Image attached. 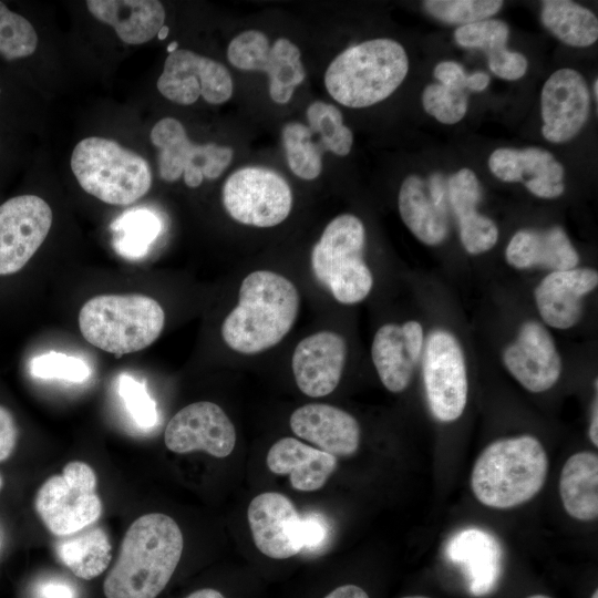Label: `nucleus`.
I'll return each instance as SVG.
<instances>
[{"instance_id":"c03bdc74","label":"nucleus","mask_w":598,"mask_h":598,"mask_svg":"<svg viewBox=\"0 0 598 598\" xmlns=\"http://www.w3.org/2000/svg\"><path fill=\"white\" fill-rule=\"evenodd\" d=\"M433 75L441 84L457 85L466 89L467 74L463 66L455 61L437 63L433 70Z\"/></svg>"},{"instance_id":"f257e3e1","label":"nucleus","mask_w":598,"mask_h":598,"mask_svg":"<svg viewBox=\"0 0 598 598\" xmlns=\"http://www.w3.org/2000/svg\"><path fill=\"white\" fill-rule=\"evenodd\" d=\"M184 538L166 514L150 513L126 530L116 561L104 579L106 598H156L182 557Z\"/></svg>"},{"instance_id":"864d4df0","label":"nucleus","mask_w":598,"mask_h":598,"mask_svg":"<svg viewBox=\"0 0 598 598\" xmlns=\"http://www.w3.org/2000/svg\"><path fill=\"white\" fill-rule=\"evenodd\" d=\"M597 86H598V81H597V79H595L594 84H592V89H594V95H595V100H596V101H597V99H598V90H597Z\"/></svg>"},{"instance_id":"423d86ee","label":"nucleus","mask_w":598,"mask_h":598,"mask_svg":"<svg viewBox=\"0 0 598 598\" xmlns=\"http://www.w3.org/2000/svg\"><path fill=\"white\" fill-rule=\"evenodd\" d=\"M71 168L86 193L111 205L132 204L152 185L148 163L141 155L104 137L80 141L72 152Z\"/></svg>"},{"instance_id":"6ab92c4d","label":"nucleus","mask_w":598,"mask_h":598,"mask_svg":"<svg viewBox=\"0 0 598 598\" xmlns=\"http://www.w3.org/2000/svg\"><path fill=\"white\" fill-rule=\"evenodd\" d=\"M347 358V343L333 331H319L300 340L291 369L298 389L310 398L329 395L338 386Z\"/></svg>"},{"instance_id":"f704fd0d","label":"nucleus","mask_w":598,"mask_h":598,"mask_svg":"<svg viewBox=\"0 0 598 598\" xmlns=\"http://www.w3.org/2000/svg\"><path fill=\"white\" fill-rule=\"evenodd\" d=\"M311 130L298 122L287 123L281 136L286 157L291 172L302 179H315L322 171V153L318 142H313Z\"/></svg>"},{"instance_id":"393cba45","label":"nucleus","mask_w":598,"mask_h":598,"mask_svg":"<svg viewBox=\"0 0 598 598\" xmlns=\"http://www.w3.org/2000/svg\"><path fill=\"white\" fill-rule=\"evenodd\" d=\"M481 197V184L472 169L462 168L448 177V205L457 220L461 243L472 255L492 249L498 239L496 224L476 210Z\"/></svg>"},{"instance_id":"5701e85b","label":"nucleus","mask_w":598,"mask_h":598,"mask_svg":"<svg viewBox=\"0 0 598 598\" xmlns=\"http://www.w3.org/2000/svg\"><path fill=\"white\" fill-rule=\"evenodd\" d=\"M598 285L591 268L549 272L536 287L535 300L545 323L556 329L574 327L582 315V299Z\"/></svg>"},{"instance_id":"2eb2a0df","label":"nucleus","mask_w":598,"mask_h":598,"mask_svg":"<svg viewBox=\"0 0 598 598\" xmlns=\"http://www.w3.org/2000/svg\"><path fill=\"white\" fill-rule=\"evenodd\" d=\"M164 442L177 454L203 451L223 458L235 448L236 430L218 404L199 401L184 406L169 420Z\"/></svg>"},{"instance_id":"c756f323","label":"nucleus","mask_w":598,"mask_h":598,"mask_svg":"<svg viewBox=\"0 0 598 598\" xmlns=\"http://www.w3.org/2000/svg\"><path fill=\"white\" fill-rule=\"evenodd\" d=\"M508 34L509 29L504 21L487 19L458 27L454 39L462 48L482 50L496 76L514 81L525 75L528 62L522 53L506 48Z\"/></svg>"},{"instance_id":"9b49d317","label":"nucleus","mask_w":598,"mask_h":598,"mask_svg":"<svg viewBox=\"0 0 598 598\" xmlns=\"http://www.w3.org/2000/svg\"><path fill=\"white\" fill-rule=\"evenodd\" d=\"M151 141L159 150V176L175 182L182 175L188 187H198L203 178H217L229 165L233 150L214 143H193L179 121L159 120L151 131Z\"/></svg>"},{"instance_id":"6e6d98bb","label":"nucleus","mask_w":598,"mask_h":598,"mask_svg":"<svg viewBox=\"0 0 598 598\" xmlns=\"http://www.w3.org/2000/svg\"><path fill=\"white\" fill-rule=\"evenodd\" d=\"M402 598H429V597H425V596H406V597H402Z\"/></svg>"},{"instance_id":"a18cd8bd","label":"nucleus","mask_w":598,"mask_h":598,"mask_svg":"<svg viewBox=\"0 0 598 598\" xmlns=\"http://www.w3.org/2000/svg\"><path fill=\"white\" fill-rule=\"evenodd\" d=\"M39 598H76L74 588L68 582L48 580L38 588Z\"/></svg>"},{"instance_id":"bf43d9fd","label":"nucleus","mask_w":598,"mask_h":598,"mask_svg":"<svg viewBox=\"0 0 598 598\" xmlns=\"http://www.w3.org/2000/svg\"><path fill=\"white\" fill-rule=\"evenodd\" d=\"M0 93H1V89H0Z\"/></svg>"},{"instance_id":"4d7b16f0","label":"nucleus","mask_w":598,"mask_h":598,"mask_svg":"<svg viewBox=\"0 0 598 598\" xmlns=\"http://www.w3.org/2000/svg\"><path fill=\"white\" fill-rule=\"evenodd\" d=\"M591 598H598V590L597 589L592 592Z\"/></svg>"},{"instance_id":"dca6fc26","label":"nucleus","mask_w":598,"mask_h":598,"mask_svg":"<svg viewBox=\"0 0 598 598\" xmlns=\"http://www.w3.org/2000/svg\"><path fill=\"white\" fill-rule=\"evenodd\" d=\"M590 93L584 76L563 68L546 80L540 93L542 134L551 143H565L586 124Z\"/></svg>"},{"instance_id":"39448f33","label":"nucleus","mask_w":598,"mask_h":598,"mask_svg":"<svg viewBox=\"0 0 598 598\" xmlns=\"http://www.w3.org/2000/svg\"><path fill=\"white\" fill-rule=\"evenodd\" d=\"M164 323L165 312L158 301L140 293L96 296L79 312L83 338L116 358L151 346Z\"/></svg>"},{"instance_id":"4468645a","label":"nucleus","mask_w":598,"mask_h":598,"mask_svg":"<svg viewBox=\"0 0 598 598\" xmlns=\"http://www.w3.org/2000/svg\"><path fill=\"white\" fill-rule=\"evenodd\" d=\"M156 85L163 96L182 105H190L199 96L221 104L233 94L231 76L221 63L185 49L168 54Z\"/></svg>"},{"instance_id":"7ed1b4c3","label":"nucleus","mask_w":598,"mask_h":598,"mask_svg":"<svg viewBox=\"0 0 598 598\" xmlns=\"http://www.w3.org/2000/svg\"><path fill=\"white\" fill-rule=\"evenodd\" d=\"M548 456L535 436L494 441L477 457L471 474L476 499L492 508H512L532 499L544 486Z\"/></svg>"},{"instance_id":"f3484780","label":"nucleus","mask_w":598,"mask_h":598,"mask_svg":"<svg viewBox=\"0 0 598 598\" xmlns=\"http://www.w3.org/2000/svg\"><path fill=\"white\" fill-rule=\"evenodd\" d=\"M247 519L258 550L274 559H287L302 550L301 516L282 493L265 492L248 505Z\"/></svg>"},{"instance_id":"6e6552de","label":"nucleus","mask_w":598,"mask_h":598,"mask_svg":"<svg viewBox=\"0 0 598 598\" xmlns=\"http://www.w3.org/2000/svg\"><path fill=\"white\" fill-rule=\"evenodd\" d=\"M34 506L45 527L56 536L86 528L102 513L93 468L81 461L69 462L62 474L52 475L41 485Z\"/></svg>"},{"instance_id":"0eeeda50","label":"nucleus","mask_w":598,"mask_h":598,"mask_svg":"<svg viewBox=\"0 0 598 598\" xmlns=\"http://www.w3.org/2000/svg\"><path fill=\"white\" fill-rule=\"evenodd\" d=\"M365 229L352 214L334 217L311 251L317 280L343 305L362 301L370 293L373 276L363 259Z\"/></svg>"},{"instance_id":"c85d7f7f","label":"nucleus","mask_w":598,"mask_h":598,"mask_svg":"<svg viewBox=\"0 0 598 598\" xmlns=\"http://www.w3.org/2000/svg\"><path fill=\"white\" fill-rule=\"evenodd\" d=\"M398 206L405 226L423 244L435 246L447 237L448 207L435 203L420 176L409 175L403 181Z\"/></svg>"},{"instance_id":"aec40b11","label":"nucleus","mask_w":598,"mask_h":598,"mask_svg":"<svg viewBox=\"0 0 598 598\" xmlns=\"http://www.w3.org/2000/svg\"><path fill=\"white\" fill-rule=\"evenodd\" d=\"M423 346L424 332L417 321L386 323L378 329L371 346V358L386 390L400 393L409 386Z\"/></svg>"},{"instance_id":"a19ab883","label":"nucleus","mask_w":598,"mask_h":598,"mask_svg":"<svg viewBox=\"0 0 598 598\" xmlns=\"http://www.w3.org/2000/svg\"><path fill=\"white\" fill-rule=\"evenodd\" d=\"M117 392L127 413L137 426L151 429L156 425L158 421L157 405L150 395L144 381L122 373L117 380Z\"/></svg>"},{"instance_id":"49530a36","label":"nucleus","mask_w":598,"mask_h":598,"mask_svg":"<svg viewBox=\"0 0 598 598\" xmlns=\"http://www.w3.org/2000/svg\"><path fill=\"white\" fill-rule=\"evenodd\" d=\"M324 598H369V596L361 587L348 584L337 587Z\"/></svg>"},{"instance_id":"412c9836","label":"nucleus","mask_w":598,"mask_h":598,"mask_svg":"<svg viewBox=\"0 0 598 598\" xmlns=\"http://www.w3.org/2000/svg\"><path fill=\"white\" fill-rule=\"evenodd\" d=\"M488 168L498 179L523 183L540 198H556L565 190L563 165L550 152L540 147L496 148L489 155Z\"/></svg>"},{"instance_id":"5fc2aeb1","label":"nucleus","mask_w":598,"mask_h":598,"mask_svg":"<svg viewBox=\"0 0 598 598\" xmlns=\"http://www.w3.org/2000/svg\"><path fill=\"white\" fill-rule=\"evenodd\" d=\"M527 598H551V597H548L546 595L536 594V595H532V596H529Z\"/></svg>"},{"instance_id":"20e7f679","label":"nucleus","mask_w":598,"mask_h":598,"mask_svg":"<svg viewBox=\"0 0 598 598\" xmlns=\"http://www.w3.org/2000/svg\"><path fill=\"white\" fill-rule=\"evenodd\" d=\"M409 71L404 48L392 39L368 40L342 51L324 73L328 93L340 104L361 109L389 97Z\"/></svg>"},{"instance_id":"4c0bfd02","label":"nucleus","mask_w":598,"mask_h":598,"mask_svg":"<svg viewBox=\"0 0 598 598\" xmlns=\"http://www.w3.org/2000/svg\"><path fill=\"white\" fill-rule=\"evenodd\" d=\"M501 0H426L424 10L445 23L467 25L487 20L502 8Z\"/></svg>"},{"instance_id":"f03ea898","label":"nucleus","mask_w":598,"mask_h":598,"mask_svg":"<svg viewBox=\"0 0 598 598\" xmlns=\"http://www.w3.org/2000/svg\"><path fill=\"white\" fill-rule=\"evenodd\" d=\"M299 305L291 280L270 270L252 271L240 285L237 306L223 321V340L241 354L268 350L291 330Z\"/></svg>"},{"instance_id":"a878e982","label":"nucleus","mask_w":598,"mask_h":598,"mask_svg":"<svg viewBox=\"0 0 598 598\" xmlns=\"http://www.w3.org/2000/svg\"><path fill=\"white\" fill-rule=\"evenodd\" d=\"M266 463L271 473L289 475L292 488L300 492H315L323 487L338 465L334 455L295 437H282L274 443Z\"/></svg>"},{"instance_id":"37998d69","label":"nucleus","mask_w":598,"mask_h":598,"mask_svg":"<svg viewBox=\"0 0 598 598\" xmlns=\"http://www.w3.org/2000/svg\"><path fill=\"white\" fill-rule=\"evenodd\" d=\"M327 538V526L318 515L301 517V543L302 549H316Z\"/></svg>"},{"instance_id":"e433bc0d","label":"nucleus","mask_w":598,"mask_h":598,"mask_svg":"<svg viewBox=\"0 0 598 598\" xmlns=\"http://www.w3.org/2000/svg\"><path fill=\"white\" fill-rule=\"evenodd\" d=\"M38 34L29 20L0 1V55L16 60L34 53Z\"/></svg>"},{"instance_id":"a211bd4d","label":"nucleus","mask_w":598,"mask_h":598,"mask_svg":"<svg viewBox=\"0 0 598 598\" xmlns=\"http://www.w3.org/2000/svg\"><path fill=\"white\" fill-rule=\"evenodd\" d=\"M503 362L511 374L534 393L554 386L561 372V360L553 337L534 320L522 324L516 340L504 350Z\"/></svg>"},{"instance_id":"603ef678","label":"nucleus","mask_w":598,"mask_h":598,"mask_svg":"<svg viewBox=\"0 0 598 598\" xmlns=\"http://www.w3.org/2000/svg\"><path fill=\"white\" fill-rule=\"evenodd\" d=\"M177 42H172L168 47H167V51L168 53H173L174 51L177 50Z\"/></svg>"},{"instance_id":"8fccbe9b","label":"nucleus","mask_w":598,"mask_h":598,"mask_svg":"<svg viewBox=\"0 0 598 598\" xmlns=\"http://www.w3.org/2000/svg\"><path fill=\"white\" fill-rule=\"evenodd\" d=\"M186 598H225L221 592L212 588H204L196 590L188 595Z\"/></svg>"},{"instance_id":"473e14b6","label":"nucleus","mask_w":598,"mask_h":598,"mask_svg":"<svg viewBox=\"0 0 598 598\" xmlns=\"http://www.w3.org/2000/svg\"><path fill=\"white\" fill-rule=\"evenodd\" d=\"M543 24L570 47L586 48L598 39V20L589 9L568 0L542 2Z\"/></svg>"},{"instance_id":"ddd939ff","label":"nucleus","mask_w":598,"mask_h":598,"mask_svg":"<svg viewBox=\"0 0 598 598\" xmlns=\"http://www.w3.org/2000/svg\"><path fill=\"white\" fill-rule=\"evenodd\" d=\"M49 204L35 195H20L0 205V276L21 270L45 240L51 225Z\"/></svg>"},{"instance_id":"09e8293b","label":"nucleus","mask_w":598,"mask_h":598,"mask_svg":"<svg viewBox=\"0 0 598 598\" xmlns=\"http://www.w3.org/2000/svg\"><path fill=\"white\" fill-rule=\"evenodd\" d=\"M589 437L595 446H598V401L597 396L592 404L591 419L589 425Z\"/></svg>"},{"instance_id":"3c124183","label":"nucleus","mask_w":598,"mask_h":598,"mask_svg":"<svg viewBox=\"0 0 598 598\" xmlns=\"http://www.w3.org/2000/svg\"><path fill=\"white\" fill-rule=\"evenodd\" d=\"M167 34H168V27L164 25V27L159 30L157 37H158L159 40H163V39H165V38L167 37Z\"/></svg>"},{"instance_id":"f8f14e48","label":"nucleus","mask_w":598,"mask_h":598,"mask_svg":"<svg viewBox=\"0 0 598 598\" xmlns=\"http://www.w3.org/2000/svg\"><path fill=\"white\" fill-rule=\"evenodd\" d=\"M227 58L237 69L264 71L269 78V95L278 104L292 97L295 87L306 76L299 48L286 38L272 47L260 31L247 30L235 37L228 45Z\"/></svg>"},{"instance_id":"2f4dec72","label":"nucleus","mask_w":598,"mask_h":598,"mask_svg":"<svg viewBox=\"0 0 598 598\" xmlns=\"http://www.w3.org/2000/svg\"><path fill=\"white\" fill-rule=\"evenodd\" d=\"M58 542L55 546L59 559L78 577L91 580L109 567L111 544L101 528L80 530Z\"/></svg>"},{"instance_id":"cd10ccee","label":"nucleus","mask_w":598,"mask_h":598,"mask_svg":"<svg viewBox=\"0 0 598 598\" xmlns=\"http://www.w3.org/2000/svg\"><path fill=\"white\" fill-rule=\"evenodd\" d=\"M86 7L97 20L114 28L127 44H142L164 27L165 10L156 0H87Z\"/></svg>"},{"instance_id":"7c9ffc66","label":"nucleus","mask_w":598,"mask_h":598,"mask_svg":"<svg viewBox=\"0 0 598 598\" xmlns=\"http://www.w3.org/2000/svg\"><path fill=\"white\" fill-rule=\"evenodd\" d=\"M559 494L566 513L587 522L598 516V456L578 452L564 464L559 477Z\"/></svg>"},{"instance_id":"1a4fd4ad","label":"nucleus","mask_w":598,"mask_h":598,"mask_svg":"<svg viewBox=\"0 0 598 598\" xmlns=\"http://www.w3.org/2000/svg\"><path fill=\"white\" fill-rule=\"evenodd\" d=\"M422 375L429 408L441 422H453L467 403L465 358L458 340L445 329L432 330L423 346Z\"/></svg>"},{"instance_id":"58836bf2","label":"nucleus","mask_w":598,"mask_h":598,"mask_svg":"<svg viewBox=\"0 0 598 598\" xmlns=\"http://www.w3.org/2000/svg\"><path fill=\"white\" fill-rule=\"evenodd\" d=\"M422 105L439 122L455 124L467 112V90L457 85L429 84L422 93Z\"/></svg>"},{"instance_id":"c9c22d12","label":"nucleus","mask_w":598,"mask_h":598,"mask_svg":"<svg viewBox=\"0 0 598 598\" xmlns=\"http://www.w3.org/2000/svg\"><path fill=\"white\" fill-rule=\"evenodd\" d=\"M308 127L319 135V144L323 152L330 151L339 156H346L351 151L353 134L343 124V117L338 107L321 101L311 103L306 112Z\"/></svg>"},{"instance_id":"9d476101","label":"nucleus","mask_w":598,"mask_h":598,"mask_svg":"<svg viewBox=\"0 0 598 598\" xmlns=\"http://www.w3.org/2000/svg\"><path fill=\"white\" fill-rule=\"evenodd\" d=\"M223 204L230 217L240 224L274 227L290 214L292 193L288 183L276 172L244 167L225 182Z\"/></svg>"},{"instance_id":"ea45409f","label":"nucleus","mask_w":598,"mask_h":598,"mask_svg":"<svg viewBox=\"0 0 598 598\" xmlns=\"http://www.w3.org/2000/svg\"><path fill=\"white\" fill-rule=\"evenodd\" d=\"M29 372L35 379L73 383H82L91 377V368L86 361L56 351L33 357L29 362Z\"/></svg>"},{"instance_id":"79ce46f5","label":"nucleus","mask_w":598,"mask_h":598,"mask_svg":"<svg viewBox=\"0 0 598 598\" xmlns=\"http://www.w3.org/2000/svg\"><path fill=\"white\" fill-rule=\"evenodd\" d=\"M18 440V426L11 412L0 405V462L13 452Z\"/></svg>"},{"instance_id":"bb28decb","label":"nucleus","mask_w":598,"mask_h":598,"mask_svg":"<svg viewBox=\"0 0 598 598\" xmlns=\"http://www.w3.org/2000/svg\"><path fill=\"white\" fill-rule=\"evenodd\" d=\"M507 262L517 269L543 267L551 271L576 268L579 256L560 226L516 231L505 250Z\"/></svg>"},{"instance_id":"72a5a7b5","label":"nucleus","mask_w":598,"mask_h":598,"mask_svg":"<svg viewBox=\"0 0 598 598\" xmlns=\"http://www.w3.org/2000/svg\"><path fill=\"white\" fill-rule=\"evenodd\" d=\"M110 228L115 251L124 258L138 259L158 237L162 224L153 210L134 207L118 216Z\"/></svg>"},{"instance_id":"de8ad7c7","label":"nucleus","mask_w":598,"mask_h":598,"mask_svg":"<svg viewBox=\"0 0 598 598\" xmlns=\"http://www.w3.org/2000/svg\"><path fill=\"white\" fill-rule=\"evenodd\" d=\"M489 84V76L485 72L467 74L466 89L472 92H482Z\"/></svg>"},{"instance_id":"4be33fe9","label":"nucleus","mask_w":598,"mask_h":598,"mask_svg":"<svg viewBox=\"0 0 598 598\" xmlns=\"http://www.w3.org/2000/svg\"><path fill=\"white\" fill-rule=\"evenodd\" d=\"M289 425L298 437L336 457L351 456L360 445L361 429L355 417L327 403H309L296 409Z\"/></svg>"},{"instance_id":"13d9d810","label":"nucleus","mask_w":598,"mask_h":598,"mask_svg":"<svg viewBox=\"0 0 598 598\" xmlns=\"http://www.w3.org/2000/svg\"><path fill=\"white\" fill-rule=\"evenodd\" d=\"M2 486H3V480H2V476L0 475V492L2 489Z\"/></svg>"},{"instance_id":"b1692460","label":"nucleus","mask_w":598,"mask_h":598,"mask_svg":"<svg viewBox=\"0 0 598 598\" xmlns=\"http://www.w3.org/2000/svg\"><path fill=\"white\" fill-rule=\"evenodd\" d=\"M447 558L460 565L474 595L491 591L501 575L503 549L491 533L470 527L455 533L448 540Z\"/></svg>"}]
</instances>
